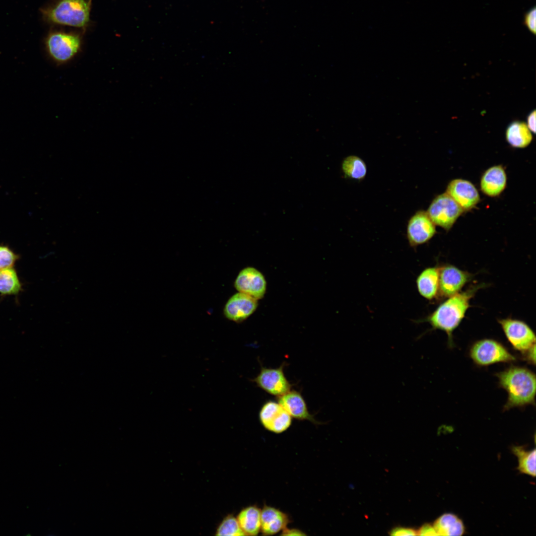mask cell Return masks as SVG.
<instances>
[{"instance_id": "6da1fadb", "label": "cell", "mask_w": 536, "mask_h": 536, "mask_svg": "<svg viewBox=\"0 0 536 536\" xmlns=\"http://www.w3.org/2000/svg\"><path fill=\"white\" fill-rule=\"evenodd\" d=\"M495 376L498 379L499 386L508 394L503 407L504 411L514 407L535 404L536 375L531 370L513 365L496 373Z\"/></svg>"}, {"instance_id": "7a4b0ae2", "label": "cell", "mask_w": 536, "mask_h": 536, "mask_svg": "<svg viewBox=\"0 0 536 536\" xmlns=\"http://www.w3.org/2000/svg\"><path fill=\"white\" fill-rule=\"evenodd\" d=\"M481 285H475L452 295L442 302L425 319L433 330L445 332L450 347L454 346L453 333L459 326L469 308L470 301Z\"/></svg>"}, {"instance_id": "3957f363", "label": "cell", "mask_w": 536, "mask_h": 536, "mask_svg": "<svg viewBox=\"0 0 536 536\" xmlns=\"http://www.w3.org/2000/svg\"><path fill=\"white\" fill-rule=\"evenodd\" d=\"M90 1L85 0H60L41 10L47 21L74 27L84 26L89 19Z\"/></svg>"}, {"instance_id": "277c9868", "label": "cell", "mask_w": 536, "mask_h": 536, "mask_svg": "<svg viewBox=\"0 0 536 536\" xmlns=\"http://www.w3.org/2000/svg\"><path fill=\"white\" fill-rule=\"evenodd\" d=\"M46 52L57 66L67 64L79 53L81 40L78 35L61 32L50 33L45 41Z\"/></svg>"}, {"instance_id": "5b68a950", "label": "cell", "mask_w": 536, "mask_h": 536, "mask_svg": "<svg viewBox=\"0 0 536 536\" xmlns=\"http://www.w3.org/2000/svg\"><path fill=\"white\" fill-rule=\"evenodd\" d=\"M469 356L479 366H487L498 363H513L516 357L501 342L484 338L474 342L470 347Z\"/></svg>"}, {"instance_id": "8992f818", "label": "cell", "mask_w": 536, "mask_h": 536, "mask_svg": "<svg viewBox=\"0 0 536 536\" xmlns=\"http://www.w3.org/2000/svg\"><path fill=\"white\" fill-rule=\"evenodd\" d=\"M465 211L446 192L436 196L426 212L435 225L449 230Z\"/></svg>"}, {"instance_id": "52a82bcc", "label": "cell", "mask_w": 536, "mask_h": 536, "mask_svg": "<svg viewBox=\"0 0 536 536\" xmlns=\"http://www.w3.org/2000/svg\"><path fill=\"white\" fill-rule=\"evenodd\" d=\"M502 330L513 348L524 355L536 346V335L525 322L511 318L498 320Z\"/></svg>"}, {"instance_id": "ba28073f", "label": "cell", "mask_w": 536, "mask_h": 536, "mask_svg": "<svg viewBox=\"0 0 536 536\" xmlns=\"http://www.w3.org/2000/svg\"><path fill=\"white\" fill-rule=\"evenodd\" d=\"M284 363L277 368L261 367L258 375L252 381L268 394L280 397L291 390V384L286 378L284 372Z\"/></svg>"}, {"instance_id": "9c48e42d", "label": "cell", "mask_w": 536, "mask_h": 536, "mask_svg": "<svg viewBox=\"0 0 536 536\" xmlns=\"http://www.w3.org/2000/svg\"><path fill=\"white\" fill-rule=\"evenodd\" d=\"M262 426L267 430L279 434L286 431L292 424V417L277 402L272 400L266 402L259 413Z\"/></svg>"}, {"instance_id": "30bf717a", "label": "cell", "mask_w": 536, "mask_h": 536, "mask_svg": "<svg viewBox=\"0 0 536 536\" xmlns=\"http://www.w3.org/2000/svg\"><path fill=\"white\" fill-rule=\"evenodd\" d=\"M436 233L435 225L426 211H417L408 220L406 237L411 247H416L427 242Z\"/></svg>"}, {"instance_id": "8fae6325", "label": "cell", "mask_w": 536, "mask_h": 536, "mask_svg": "<svg viewBox=\"0 0 536 536\" xmlns=\"http://www.w3.org/2000/svg\"><path fill=\"white\" fill-rule=\"evenodd\" d=\"M234 286L239 292L259 300L266 294L267 282L265 276L259 270L249 267L239 272L235 280Z\"/></svg>"}, {"instance_id": "7c38bea8", "label": "cell", "mask_w": 536, "mask_h": 536, "mask_svg": "<svg viewBox=\"0 0 536 536\" xmlns=\"http://www.w3.org/2000/svg\"><path fill=\"white\" fill-rule=\"evenodd\" d=\"M470 277L468 272L452 265L439 268L438 294L448 298L459 293Z\"/></svg>"}, {"instance_id": "4fadbf2b", "label": "cell", "mask_w": 536, "mask_h": 536, "mask_svg": "<svg viewBox=\"0 0 536 536\" xmlns=\"http://www.w3.org/2000/svg\"><path fill=\"white\" fill-rule=\"evenodd\" d=\"M448 194L464 211L475 207L480 201L479 192L470 181L463 179L451 181L446 188Z\"/></svg>"}, {"instance_id": "5bb4252c", "label": "cell", "mask_w": 536, "mask_h": 536, "mask_svg": "<svg viewBox=\"0 0 536 536\" xmlns=\"http://www.w3.org/2000/svg\"><path fill=\"white\" fill-rule=\"evenodd\" d=\"M258 300L239 292L233 295L226 302L224 315L228 320L239 323L249 317L257 309Z\"/></svg>"}, {"instance_id": "9a60e30c", "label": "cell", "mask_w": 536, "mask_h": 536, "mask_svg": "<svg viewBox=\"0 0 536 536\" xmlns=\"http://www.w3.org/2000/svg\"><path fill=\"white\" fill-rule=\"evenodd\" d=\"M277 402L291 416L299 420H307L315 425L322 423L317 420L308 410L307 405L301 394L296 390H290L277 397Z\"/></svg>"}, {"instance_id": "2e32d148", "label": "cell", "mask_w": 536, "mask_h": 536, "mask_svg": "<svg viewBox=\"0 0 536 536\" xmlns=\"http://www.w3.org/2000/svg\"><path fill=\"white\" fill-rule=\"evenodd\" d=\"M507 175L501 165L491 166L483 173L480 181L481 192L490 197L499 196L507 184Z\"/></svg>"}, {"instance_id": "e0dca14e", "label": "cell", "mask_w": 536, "mask_h": 536, "mask_svg": "<svg viewBox=\"0 0 536 536\" xmlns=\"http://www.w3.org/2000/svg\"><path fill=\"white\" fill-rule=\"evenodd\" d=\"M288 516L273 507L264 505L261 510V532L264 536L275 535L287 527Z\"/></svg>"}, {"instance_id": "ac0fdd59", "label": "cell", "mask_w": 536, "mask_h": 536, "mask_svg": "<svg viewBox=\"0 0 536 536\" xmlns=\"http://www.w3.org/2000/svg\"><path fill=\"white\" fill-rule=\"evenodd\" d=\"M439 268L429 267L418 275L416 286L419 293L424 298L431 300L438 294Z\"/></svg>"}, {"instance_id": "d6986e66", "label": "cell", "mask_w": 536, "mask_h": 536, "mask_svg": "<svg viewBox=\"0 0 536 536\" xmlns=\"http://www.w3.org/2000/svg\"><path fill=\"white\" fill-rule=\"evenodd\" d=\"M236 518L245 535L257 536L261 532V509L256 505L243 508Z\"/></svg>"}, {"instance_id": "ffe728a7", "label": "cell", "mask_w": 536, "mask_h": 536, "mask_svg": "<svg viewBox=\"0 0 536 536\" xmlns=\"http://www.w3.org/2000/svg\"><path fill=\"white\" fill-rule=\"evenodd\" d=\"M506 139L513 147L523 148L531 143L533 135L525 123L515 121L507 128Z\"/></svg>"}, {"instance_id": "44dd1931", "label": "cell", "mask_w": 536, "mask_h": 536, "mask_svg": "<svg viewBox=\"0 0 536 536\" xmlns=\"http://www.w3.org/2000/svg\"><path fill=\"white\" fill-rule=\"evenodd\" d=\"M433 527L438 536H462L465 531L463 521L452 513H445L439 517Z\"/></svg>"}, {"instance_id": "7402d4cb", "label": "cell", "mask_w": 536, "mask_h": 536, "mask_svg": "<svg viewBox=\"0 0 536 536\" xmlns=\"http://www.w3.org/2000/svg\"><path fill=\"white\" fill-rule=\"evenodd\" d=\"M513 453L517 457V469L524 474L536 476V449L527 450L524 446H515L512 448Z\"/></svg>"}, {"instance_id": "603a6c76", "label": "cell", "mask_w": 536, "mask_h": 536, "mask_svg": "<svg viewBox=\"0 0 536 536\" xmlns=\"http://www.w3.org/2000/svg\"><path fill=\"white\" fill-rule=\"evenodd\" d=\"M341 169L346 178L359 181L365 178L367 172L365 162L356 155L345 157L342 162Z\"/></svg>"}, {"instance_id": "cb8c5ba5", "label": "cell", "mask_w": 536, "mask_h": 536, "mask_svg": "<svg viewBox=\"0 0 536 536\" xmlns=\"http://www.w3.org/2000/svg\"><path fill=\"white\" fill-rule=\"evenodd\" d=\"M21 289V284L15 270L11 268L0 269V292L3 294H15Z\"/></svg>"}, {"instance_id": "d4e9b609", "label": "cell", "mask_w": 536, "mask_h": 536, "mask_svg": "<svg viewBox=\"0 0 536 536\" xmlns=\"http://www.w3.org/2000/svg\"><path fill=\"white\" fill-rule=\"evenodd\" d=\"M215 535L240 536H245L241 529L236 517L227 516L218 526Z\"/></svg>"}, {"instance_id": "484cf974", "label": "cell", "mask_w": 536, "mask_h": 536, "mask_svg": "<svg viewBox=\"0 0 536 536\" xmlns=\"http://www.w3.org/2000/svg\"><path fill=\"white\" fill-rule=\"evenodd\" d=\"M16 259V256L8 248L0 246V269L11 268Z\"/></svg>"}, {"instance_id": "4316f807", "label": "cell", "mask_w": 536, "mask_h": 536, "mask_svg": "<svg viewBox=\"0 0 536 536\" xmlns=\"http://www.w3.org/2000/svg\"><path fill=\"white\" fill-rule=\"evenodd\" d=\"M524 24L531 32L536 34V8L535 7L532 8L525 14Z\"/></svg>"}, {"instance_id": "83f0119b", "label": "cell", "mask_w": 536, "mask_h": 536, "mask_svg": "<svg viewBox=\"0 0 536 536\" xmlns=\"http://www.w3.org/2000/svg\"><path fill=\"white\" fill-rule=\"evenodd\" d=\"M390 535L392 536H416L417 535V532L414 529L398 527L393 529Z\"/></svg>"}, {"instance_id": "f1b7e54d", "label": "cell", "mask_w": 536, "mask_h": 536, "mask_svg": "<svg viewBox=\"0 0 536 536\" xmlns=\"http://www.w3.org/2000/svg\"><path fill=\"white\" fill-rule=\"evenodd\" d=\"M417 533L420 536H438L433 526L429 524L423 525Z\"/></svg>"}, {"instance_id": "f546056e", "label": "cell", "mask_w": 536, "mask_h": 536, "mask_svg": "<svg viewBox=\"0 0 536 536\" xmlns=\"http://www.w3.org/2000/svg\"><path fill=\"white\" fill-rule=\"evenodd\" d=\"M524 360L533 365L536 364V346L530 349L522 356Z\"/></svg>"}, {"instance_id": "4dcf8cb0", "label": "cell", "mask_w": 536, "mask_h": 536, "mask_svg": "<svg viewBox=\"0 0 536 536\" xmlns=\"http://www.w3.org/2000/svg\"><path fill=\"white\" fill-rule=\"evenodd\" d=\"M528 129L534 134L536 133V111L532 112L527 117V125Z\"/></svg>"}, {"instance_id": "1f68e13d", "label": "cell", "mask_w": 536, "mask_h": 536, "mask_svg": "<svg viewBox=\"0 0 536 536\" xmlns=\"http://www.w3.org/2000/svg\"><path fill=\"white\" fill-rule=\"evenodd\" d=\"M281 535L282 536H305L306 534L297 529H288L285 528L281 531Z\"/></svg>"}]
</instances>
